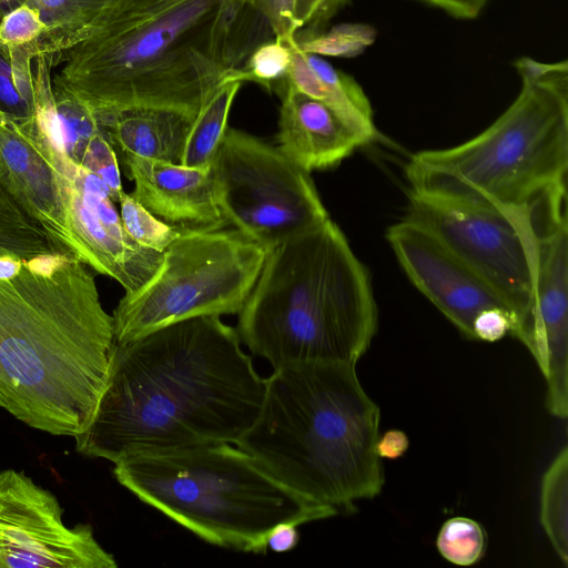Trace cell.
Segmentation results:
<instances>
[{"label":"cell","mask_w":568,"mask_h":568,"mask_svg":"<svg viewBox=\"0 0 568 568\" xmlns=\"http://www.w3.org/2000/svg\"><path fill=\"white\" fill-rule=\"evenodd\" d=\"M220 316L115 343L109 377L75 450L115 463L138 454L235 444L261 410L266 378Z\"/></svg>","instance_id":"6da1fadb"},{"label":"cell","mask_w":568,"mask_h":568,"mask_svg":"<svg viewBox=\"0 0 568 568\" xmlns=\"http://www.w3.org/2000/svg\"><path fill=\"white\" fill-rule=\"evenodd\" d=\"M52 156L90 267L119 282L125 292L138 290L158 270L163 252L143 247L126 234L109 187L97 175L58 152Z\"/></svg>","instance_id":"7c38bea8"},{"label":"cell","mask_w":568,"mask_h":568,"mask_svg":"<svg viewBox=\"0 0 568 568\" xmlns=\"http://www.w3.org/2000/svg\"><path fill=\"white\" fill-rule=\"evenodd\" d=\"M268 21L275 39L287 41L296 33L294 0H248Z\"/></svg>","instance_id":"4dcf8cb0"},{"label":"cell","mask_w":568,"mask_h":568,"mask_svg":"<svg viewBox=\"0 0 568 568\" xmlns=\"http://www.w3.org/2000/svg\"><path fill=\"white\" fill-rule=\"evenodd\" d=\"M130 193L159 220L180 231H210L226 226L217 205L211 166L189 168L124 155Z\"/></svg>","instance_id":"2e32d148"},{"label":"cell","mask_w":568,"mask_h":568,"mask_svg":"<svg viewBox=\"0 0 568 568\" xmlns=\"http://www.w3.org/2000/svg\"><path fill=\"white\" fill-rule=\"evenodd\" d=\"M298 541V525L292 521H283L271 529L266 545L267 549L274 552H287L293 550Z\"/></svg>","instance_id":"836d02e7"},{"label":"cell","mask_w":568,"mask_h":568,"mask_svg":"<svg viewBox=\"0 0 568 568\" xmlns=\"http://www.w3.org/2000/svg\"><path fill=\"white\" fill-rule=\"evenodd\" d=\"M0 113L23 129L34 124V112L16 88L6 48H0Z\"/></svg>","instance_id":"f1b7e54d"},{"label":"cell","mask_w":568,"mask_h":568,"mask_svg":"<svg viewBox=\"0 0 568 568\" xmlns=\"http://www.w3.org/2000/svg\"><path fill=\"white\" fill-rule=\"evenodd\" d=\"M119 203L126 234L143 247L163 252L182 232L159 220L131 194L124 192Z\"/></svg>","instance_id":"d4e9b609"},{"label":"cell","mask_w":568,"mask_h":568,"mask_svg":"<svg viewBox=\"0 0 568 568\" xmlns=\"http://www.w3.org/2000/svg\"><path fill=\"white\" fill-rule=\"evenodd\" d=\"M379 420L355 365L290 364L266 378L258 416L235 445L296 494L352 514L384 485Z\"/></svg>","instance_id":"277c9868"},{"label":"cell","mask_w":568,"mask_h":568,"mask_svg":"<svg viewBox=\"0 0 568 568\" xmlns=\"http://www.w3.org/2000/svg\"><path fill=\"white\" fill-rule=\"evenodd\" d=\"M273 39L248 0H121L91 37L58 54L52 79L95 116L130 108L196 115Z\"/></svg>","instance_id":"7a4b0ae2"},{"label":"cell","mask_w":568,"mask_h":568,"mask_svg":"<svg viewBox=\"0 0 568 568\" xmlns=\"http://www.w3.org/2000/svg\"><path fill=\"white\" fill-rule=\"evenodd\" d=\"M292 60L288 42L273 39L258 45L235 71L236 78L255 82L272 91L286 79Z\"/></svg>","instance_id":"484cf974"},{"label":"cell","mask_w":568,"mask_h":568,"mask_svg":"<svg viewBox=\"0 0 568 568\" xmlns=\"http://www.w3.org/2000/svg\"><path fill=\"white\" fill-rule=\"evenodd\" d=\"M540 523L554 550L568 567V448L545 471L540 490Z\"/></svg>","instance_id":"7402d4cb"},{"label":"cell","mask_w":568,"mask_h":568,"mask_svg":"<svg viewBox=\"0 0 568 568\" xmlns=\"http://www.w3.org/2000/svg\"><path fill=\"white\" fill-rule=\"evenodd\" d=\"M121 0H24L45 28L32 42L38 55H57L93 34Z\"/></svg>","instance_id":"ffe728a7"},{"label":"cell","mask_w":568,"mask_h":568,"mask_svg":"<svg viewBox=\"0 0 568 568\" xmlns=\"http://www.w3.org/2000/svg\"><path fill=\"white\" fill-rule=\"evenodd\" d=\"M281 95L277 149L307 172L338 165L373 139L325 103L294 89L286 79Z\"/></svg>","instance_id":"e0dca14e"},{"label":"cell","mask_w":568,"mask_h":568,"mask_svg":"<svg viewBox=\"0 0 568 568\" xmlns=\"http://www.w3.org/2000/svg\"><path fill=\"white\" fill-rule=\"evenodd\" d=\"M0 184L65 255L90 266V257L77 237L53 164L52 149L36 123L26 130L0 113Z\"/></svg>","instance_id":"5bb4252c"},{"label":"cell","mask_w":568,"mask_h":568,"mask_svg":"<svg viewBox=\"0 0 568 568\" xmlns=\"http://www.w3.org/2000/svg\"><path fill=\"white\" fill-rule=\"evenodd\" d=\"M487 546L483 526L467 517H453L446 520L437 535L436 547L447 561L463 567L478 562Z\"/></svg>","instance_id":"cb8c5ba5"},{"label":"cell","mask_w":568,"mask_h":568,"mask_svg":"<svg viewBox=\"0 0 568 568\" xmlns=\"http://www.w3.org/2000/svg\"><path fill=\"white\" fill-rule=\"evenodd\" d=\"M243 82L235 72L226 77L209 97L190 128L180 164L209 169L227 131V118Z\"/></svg>","instance_id":"44dd1931"},{"label":"cell","mask_w":568,"mask_h":568,"mask_svg":"<svg viewBox=\"0 0 568 568\" xmlns=\"http://www.w3.org/2000/svg\"><path fill=\"white\" fill-rule=\"evenodd\" d=\"M524 345L547 381L546 406L568 415V222L539 240V260Z\"/></svg>","instance_id":"9a60e30c"},{"label":"cell","mask_w":568,"mask_h":568,"mask_svg":"<svg viewBox=\"0 0 568 568\" xmlns=\"http://www.w3.org/2000/svg\"><path fill=\"white\" fill-rule=\"evenodd\" d=\"M97 175L110 190L111 197L119 202L124 193L114 146L102 129L87 145L80 164Z\"/></svg>","instance_id":"4316f807"},{"label":"cell","mask_w":568,"mask_h":568,"mask_svg":"<svg viewBox=\"0 0 568 568\" xmlns=\"http://www.w3.org/2000/svg\"><path fill=\"white\" fill-rule=\"evenodd\" d=\"M386 239L414 285L467 338L474 339V322L484 311L500 308L515 318L503 300L427 229L405 217L388 227Z\"/></svg>","instance_id":"4fadbf2b"},{"label":"cell","mask_w":568,"mask_h":568,"mask_svg":"<svg viewBox=\"0 0 568 568\" xmlns=\"http://www.w3.org/2000/svg\"><path fill=\"white\" fill-rule=\"evenodd\" d=\"M116 481L207 544L266 554L271 529L337 516L275 479L231 443L132 455L114 463Z\"/></svg>","instance_id":"52a82bcc"},{"label":"cell","mask_w":568,"mask_h":568,"mask_svg":"<svg viewBox=\"0 0 568 568\" xmlns=\"http://www.w3.org/2000/svg\"><path fill=\"white\" fill-rule=\"evenodd\" d=\"M115 346L113 317L77 257L24 258L0 278V407L26 425L75 437L90 423Z\"/></svg>","instance_id":"3957f363"},{"label":"cell","mask_w":568,"mask_h":568,"mask_svg":"<svg viewBox=\"0 0 568 568\" xmlns=\"http://www.w3.org/2000/svg\"><path fill=\"white\" fill-rule=\"evenodd\" d=\"M376 38L373 27L363 23H343L320 30H298L294 40L305 53L349 58L362 53Z\"/></svg>","instance_id":"603a6c76"},{"label":"cell","mask_w":568,"mask_h":568,"mask_svg":"<svg viewBox=\"0 0 568 568\" xmlns=\"http://www.w3.org/2000/svg\"><path fill=\"white\" fill-rule=\"evenodd\" d=\"M237 315L241 343L273 369L306 362L356 365L377 329L368 271L329 217L266 251Z\"/></svg>","instance_id":"8992f818"},{"label":"cell","mask_w":568,"mask_h":568,"mask_svg":"<svg viewBox=\"0 0 568 568\" xmlns=\"http://www.w3.org/2000/svg\"><path fill=\"white\" fill-rule=\"evenodd\" d=\"M286 42L292 51L286 81L297 91L325 103L375 140L378 132L373 108L357 81L322 57L300 50L294 37Z\"/></svg>","instance_id":"d6986e66"},{"label":"cell","mask_w":568,"mask_h":568,"mask_svg":"<svg viewBox=\"0 0 568 568\" xmlns=\"http://www.w3.org/2000/svg\"><path fill=\"white\" fill-rule=\"evenodd\" d=\"M92 526L69 527L57 497L14 469L0 470V568H116Z\"/></svg>","instance_id":"8fae6325"},{"label":"cell","mask_w":568,"mask_h":568,"mask_svg":"<svg viewBox=\"0 0 568 568\" xmlns=\"http://www.w3.org/2000/svg\"><path fill=\"white\" fill-rule=\"evenodd\" d=\"M405 217L433 233L503 300L516 320L514 337L524 344L539 240L562 223L545 225L527 213L464 206L413 192Z\"/></svg>","instance_id":"30bf717a"},{"label":"cell","mask_w":568,"mask_h":568,"mask_svg":"<svg viewBox=\"0 0 568 568\" xmlns=\"http://www.w3.org/2000/svg\"><path fill=\"white\" fill-rule=\"evenodd\" d=\"M1 9V8H0ZM2 14H1V10H0V19H1Z\"/></svg>","instance_id":"8d00e7d4"},{"label":"cell","mask_w":568,"mask_h":568,"mask_svg":"<svg viewBox=\"0 0 568 568\" xmlns=\"http://www.w3.org/2000/svg\"><path fill=\"white\" fill-rule=\"evenodd\" d=\"M195 115L164 108H130L97 116L113 146L134 155L180 164Z\"/></svg>","instance_id":"ac0fdd59"},{"label":"cell","mask_w":568,"mask_h":568,"mask_svg":"<svg viewBox=\"0 0 568 568\" xmlns=\"http://www.w3.org/2000/svg\"><path fill=\"white\" fill-rule=\"evenodd\" d=\"M409 446L407 435L398 429H392L378 436L375 449L379 458L396 459L403 456Z\"/></svg>","instance_id":"e575fe53"},{"label":"cell","mask_w":568,"mask_h":568,"mask_svg":"<svg viewBox=\"0 0 568 568\" xmlns=\"http://www.w3.org/2000/svg\"><path fill=\"white\" fill-rule=\"evenodd\" d=\"M2 47L1 42H0V48Z\"/></svg>","instance_id":"74e56055"},{"label":"cell","mask_w":568,"mask_h":568,"mask_svg":"<svg viewBox=\"0 0 568 568\" xmlns=\"http://www.w3.org/2000/svg\"><path fill=\"white\" fill-rule=\"evenodd\" d=\"M437 8L450 17L463 20L477 18L489 0H419Z\"/></svg>","instance_id":"d6a6232c"},{"label":"cell","mask_w":568,"mask_h":568,"mask_svg":"<svg viewBox=\"0 0 568 568\" xmlns=\"http://www.w3.org/2000/svg\"><path fill=\"white\" fill-rule=\"evenodd\" d=\"M520 91L485 131L459 145L413 154L409 192L536 220L567 214L568 62L514 61Z\"/></svg>","instance_id":"5b68a950"},{"label":"cell","mask_w":568,"mask_h":568,"mask_svg":"<svg viewBox=\"0 0 568 568\" xmlns=\"http://www.w3.org/2000/svg\"><path fill=\"white\" fill-rule=\"evenodd\" d=\"M39 12L28 3L2 14L0 19V42L3 47H17L36 41L44 31Z\"/></svg>","instance_id":"83f0119b"},{"label":"cell","mask_w":568,"mask_h":568,"mask_svg":"<svg viewBox=\"0 0 568 568\" xmlns=\"http://www.w3.org/2000/svg\"><path fill=\"white\" fill-rule=\"evenodd\" d=\"M265 256L263 246L236 229L182 231L154 274L118 303L115 343L186 318L239 314Z\"/></svg>","instance_id":"ba28073f"},{"label":"cell","mask_w":568,"mask_h":568,"mask_svg":"<svg viewBox=\"0 0 568 568\" xmlns=\"http://www.w3.org/2000/svg\"><path fill=\"white\" fill-rule=\"evenodd\" d=\"M7 254L1 247H0V255Z\"/></svg>","instance_id":"d590c367"},{"label":"cell","mask_w":568,"mask_h":568,"mask_svg":"<svg viewBox=\"0 0 568 568\" xmlns=\"http://www.w3.org/2000/svg\"><path fill=\"white\" fill-rule=\"evenodd\" d=\"M515 318L510 313L500 308H491L480 313L473 325L474 339L496 342L505 335L514 336Z\"/></svg>","instance_id":"1f68e13d"},{"label":"cell","mask_w":568,"mask_h":568,"mask_svg":"<svg viewBox=\"0 0 568 568\" xmlns=\"http://www.w3.org/2000/svg\"><path fill=\"white\" fill-rule=\"evenodd\" d=\"M348 2L349 0H294L293 17L296 31L326 28Z\"/></svg>","instance_id":"f546056e"},{"label":"cell","mask_w":568,"mask_h":568,"mask_svg":"<svg viewBox=\"0 0 568 568\" xmlns=\"http://www.w3.org/2000/svg\"><path fill=\"white\" fill-rule=\"evenodd\" d=\"M211 172L226 223L266 251L329 217L310 172L246 132L227 128Z\"/></svg>","instance_id":"9c48e42d"}]
</instances>
